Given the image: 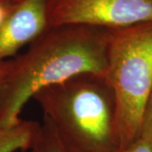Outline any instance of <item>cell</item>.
Returning a JSON list of instances; mask_svg holds the SVG:
<instances>
[{"mask_svg": "<svg viewBox=\"0 0 152 152\" xmlns=\"http://www.w3.org/2000/svg\"><path fill=\"white\" fill-rule=\"evenodd\" d=\"M110 30L82 25L48 27L21 54L10 59L0 91V127L10 128L35 94L74 76L105 75Z\"/></svg>", "mask_w": 152, "mask_h": 152, "instance_id": "1", "label": "cell"}, {"mask_svg": "<svg viewBox=\"0 0 152 152\" xmlns=\"http://www.w3.org/2000/svg\"><path fill=\"white\" fill-rule=\"evenodd\" d=\"M32 99L75 151L119 152L122 149L116 99L105 75L80 74L42 89Z\"/></svg>", "mask_w": 152, "mask_h": 152, "instance_id": "2", "label": "cell"}, {"mask_svg": "<svg viewBox=\"0 0 152 152\" xmlns=\"http://www.w3.org/2000/svg\"><path fill=\"white\" fill-rule=\"evenodd\" d=\"M106 78L113 91L122 148L140 135L152 89V22L110 30Z\"/></svg>", "mask_w": 152, "mask_h": 152, "instance_id": "3", "label": "cell"}, {"mask_svg": "<svg viewBox=\"0 0 152 152\" xmlns=\"http://www.w3.org/2000/svg\"><path fill=\"white\" fill-rule=\"evenodd\" d=\"M48 27L115 29L152 22V0H46Z\"/></svg>", "mask_w": 152, "mask_h": 152, "instance_id": "4", "label": "cell"}, {"mask_svg": "<svg viewBox=\"0 0 152 152\" xmlns=\"http://www.w3.org/2000/svg\"><path fill=\"white\" fill-rule=\"evenodd\" d=\"M47 28L46 0H23L9 8L0 24V63L15 57Z\"/></svg>", "mask_w": 152, "mask_h": 152, "instance_id": "5", "label": "cell"}, {"mask_svg": "<svg viewBox=\"0 0 152 152\" xmlns=\"http://www.w3.org/2000/svg\"><path fill=\"white\" fill-rule=\"evenodd\" d=\"M39 122L21 119L10 128L0 127V152L29 150Z\"/></svg>", "mask_w": 152, "mask_h": 152, "instance_id": "6", "label": "cell"}, {"mask_svg": "<svg viewBox=\"0 0 152 152\" xmlns=\"http://www.w3.org/2000/svg\"><path fill=\"white\" fill-rule=\"evenodd\" d=\"M29 150L30 152H76L60 138L51 123L44 117Z\"/></svg>", "mask_w": 152, "mask_h": 152, "instance_id": "7", "label": "cell"}, {"mask_svg": "<svg viewBox=\"0 0 152 152\" xmlns=\"http://www.w3.org/2000/svg\"><path fill=\"white\" fill-rule=\"evenodd\" d=\"M119 152H152V140L140 135L130 144L122 148Z\"/></svg>", "mask_w": 152, "mask_h": 152, "instance_id": "8", "label": "cell"}, {"mask_svg": "<svg viewBox=\"0 0 152 152\" xmlns=\"http://www.w3.org/2000/svg\"><path fill=\"white\" fill-rule=\"evenodd\" d=\"M140 135L152 140V89L144 115Z\"/></svg>", "mask_w": 152, "mask_h": 152, "instance_id": "9", "label": "cell"}, {"mask_svg": "<svg viewBox=\"0 0 152 152\" xmlns=\"http://www.w3.org/2000/svg\"><path fill=\"white\" fill-rule=\"evenodd\" d=\"M9 65H10V59L0 63V91L2 89L3 83L4 81L6 74L9 69Z\"/></svg>", "mask_w": 152, "mask_h": 152, "instance_id": "10", "label": "cell"}, {"mask_svg": "<svg viewBox=\"0 0 152 152\" xmlns=\"http://www.w3.org/2000/svg\"><path fill=\"white\" fill-rule=\"evenodd\" d=\"M22 1H23V0H0V3L8 10L9 8H10L12 6L15 5V4L20 3Z\"/></svg>", "mask_w": 152, "mask_h": 152, "instance_id": "11", "label": "cell"}, {"mask_svg": "<svg viewBox=\"0 0 152 152\" xmlns=\"http://www.w3.org/2000/svg\"><path fill=\"white\" fill-rule=\"evenodd\" d=\"M6 14H7V9L0 3V24L3 22L4 19L5 18Z\"/></svg>", "mask_w": 152, "mask_h": 152, "instance_id": "12", "label": "cell"}]
</instances>
